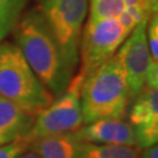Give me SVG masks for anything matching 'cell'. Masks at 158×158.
I'll return each instance as SVG.
<instances>
[{"mask_svg":"<svg viewBox=\"0 0 158 158\" xmlns=\"http://www.w3.org/2000/svg\"><path fill=\"white\" fill-rule=\"evenodd\" d=\"M14 45L54 97L63 94L73 79L63 53L36 7L25 12L13 29Z\"/></svg>","mask_w":158,"mask_h":158,"instance_id":"obj_1","label":"cell"},{"mask_svg":"<svg viewBox=\"0 0 158 158\" xmlns=\"http://www.w3.org/2000/svg\"><path fill=\"white\" fill-rule=\"evenodd\" d=\"M80 101L83 125L124 117L131 96L124 68L116 53L82 81Z\"/></svg>","mask_w":158,"mask_h":158,"instance_id":"obj_2","label":"cell"},{"mask_svg":"<svg viewBox=\"0 0 158 158\" xmlns=\"http://www.w3.org/2000/svg\"><path fill=\"white\" fill-rule=\"evenodd\" d=\"M0 96L38 115L54 101L17 45L0 42Z\"/></svg>","mask_w":158,"mask_h":158,"instance_id":"obj_3","label":"cell"},{"mask_svg":"<svg viewBox=\"0 0 158 158\" xmlns=\"http://www.w3.org/2000/svg\"><path fill=\"white\" fill-rule=\"evenodd\" d=\"M72 70L79 63L80 42L89 0H35Z\"/></svg>","mask_w":158,"mask_h":158,"instance_id":"obj_4","label":"cell"},{"mask_svg":"<svg viewBox=\"0 0 158 158\" xmlns=\"http://www.w3.org/2000/svg\"><path fill=\"white\" fill-rule=\"evenodd\" d=\"M129 33L119 23L118 19H107L95 23L87 21L80 42L79 73L73 81L82 85V81L97 68L115 55Z\"/></svg>","mask_w":158,"mask_h":158,"instance_id":"obj_5","label":"cell"},{"mask_svg":"<svg viewBox=\"0 0 158 158\" xmlns=\"http://www.w3.org/2000/svg\"><path fill=\"white\" fill-rule=\"evenodd\" d=\"M80 88L81 85L70 81L67 90L36 115L33 127L26 137L29 143L45 136L72 132L83 125Z\"/></svg>","mask_w":158,"mask_h":158,"instance_id":"obj_6","label":"cell"},{"mask_svg":"<svg viewBox=\"0 0 158 158\" xmlns=\"http://www.w3.org/2000/svg\"><path fill=\"white\" fill-rule=\"evenodd\" d=\"M148 20L149 18H144L137 23L116 52L124 68L131 100L145 85L147 74L153 62L147 39Z\"/></svg>","mask_w":158,"mask_h":158,"instance_id":"obj_7","label":"cell"},{"mask_svg":"<svg viewBox=\"0 0 158 158\" xmlns=\"http://www.w3.org/2000/svg\"><path fill=\"white\" fill-rule=\"evenodd\" d=\"M129 123L135 132L137 147L145 149L158 143V89L144 85L132 97Z\"/></svg>","mask_w":158,"mask_h":158,"instance_id":"obj_8","label":"cell"},{"mask_svg":"<svg viewBox=\"0 0 158 158\" xmlns=\"http://www.w3.org/2000/svg\"><path fill=\"white\" fill-rule=\"evenodd\" d=\"M75 138L91 144H117L137 147L135 132L123 118L100 119L72 131Z\"/></svg>","mask_w":158,"mask_h":158,"instance_id":"obj_9","label":"cell"},{"mask_svg":"<svg viewBox=\"0 0 158 158\" xmlns=\"http://www.w3.org/2000/svg\"><path fill=\"white\" fill-rule=\"evenodd\" d=\"M36 115L0 96V145L26 138Z\"/></svg>","mask_w":158,"mask_h":158,"instance_id":"obj_10","label":"cell"},{"mask_svg":"<svg viewBox=\"0 0 158 158\" xmlns=\"http://www.w3.org/2000/svg\"><path fill=\"white\" fill-rule=\"evenodd\" d=\"M87 147L88 143L75 138L72 132L40 137L29 145L41 158H83Z\"/></svg>","mask_w":158,"mask_h":158,"instance_id":"obj_11","label":"cell"},{"mask_svg":"<svg viewBox=\"0 0 158 158\" xmlns=\"http://www.w3.org/2000/svg\"><path fill=\"white\" fill-rule=\"evenodd\" d=\"M28 0H0V42L13 32Z\"/></svg>","mask_w":158,"mask_h":158,"instance_id":"obj_12","label":"cell"},{"mask_svg":"<svg viewBox=\"0 0 158 158\" xmlns=\"http://www.w3.org/2000/svg\"><path fill=\"white\" fill-rule=\"evenodd\" d=\"M83 158H141V156L138 147L88 143Z\"/></svg>","mask_w":158,"mask_h":158,"instance_id":"obj_13","label":"cell"},{"mask_svg":"<svg viewBox=\"0 0 158 158\" xmlns=\"http://www.w3.org/2000/svg\"><path fill=\"white\" fill-rule=\"evenodd\" d=\"M124 8V0H89L88 21L95 23L107 19H117Z\"/></svg>","mask_w":158,"mask_h":158,"instance_id":"obj_14","label":"cell"},{"mask_svg":"<svg viewBox=\"0 0 158 158\" xmlns=\"http://www.w3.org/2000/svg\"><path fill=\"white\" fill-rule=\"evenodd\" d=\"M147 39L153 62H158V12L151 14L147 23Z\"/></svg>","mask_w":158,"mask_h":158,"instance_id":"obj_15","label":"cell"},{"mask_svg":"<svg viewBox=\"0 0 158 158\" xmlns=\"http://www.w3.org/2000/svg\"><path fill=\"white\" fill-rule=\"evenodd\" d=\"M29 145L31 143L26 138H19L5 145H0V158H18Z\"/></svg>","mask_w":158,"mask_h":158,"instance_id":"obj_16","label":"cell"},{"mask_svg":"<svg viewBox=\"0 0 158 158\" xmlns=\"http://www.w3.org/2000/svg\"><path fill=\"white\" fill-rule=\"evenodd\" d=\"M117 19H118L119 23L122 25V27H123V28H124L129 34L131 33V32H132V29L137 26L136 20L132 18V15H131L130 13H128V12L125 11V8H124V11L119 14Z\"/></svg>","mask_w":158,"mask_h":158,"instance_id":"obj_17","label":"cell"},{"mask_svg":"<svg viewBox=\"0 0 158 158\" xmlns=\"http://www.w3.org/2000/svg\"><path fill=\"white\" fill-rule=\"evenodd\" d=\"M145 85L158 89V62H152L147 74Z\"/></svg>","mask_w":158,"mask_h":158,"instance_id":"obj_18","label":"cell"},{"mask_svg":"<svg viewBox=\"0 0 158 158\" xmlns=\"http://www.w3.org/2000/svg\"><path fill=\"white\" fill-rule=\"evenodd\" d=\"M141 158H158V143L149 148H145L142 152Z\"/></svg>","mask_w":158,"mask_h":158,"instance_id":"obj_19","label":"cell"},{"mask_svg":"<svg viewBox=\"0 0 158 158\" xmlns=\"http://www.w3.org/2000/svg\"><path fill=\"white\" fill-rule=\"evenodd\" d=\"M125 7H130V6H139V7H143L145 8L148 12V7H147V0H124ZM149 13V12H148ZM150 15V14H149Z\"/></svg>","mask_w":158,"mask_h":158,"instance_id":"obj_20","label":"cell"},{"mask_svg":"<svg viewBox=\"0 0 158 158\" xmlns=\"http://www.w3.org/2000/svg\"><path fill=\"white\" fill-rule=\"evenodd\" d=\"M18 158H41V156H40L39 153L36 152L35 150L28 148L27 150H25V151H23V152L21 153Z\"/></svg>","mask_w":158,"mask_h":158,"instance_id":"obj_21","label":"cell"},{"mask_svg":"<svg viewBox=\"0 0 158 158\" xmlns=\"http://www.w3.org/2000/svg\"><path fill=\"white\" fill-rule=\"evenodd\" d=\"M147 7L150 15L158 12V0H147Z\"/></svg>","mask_w":158,"mask_h":158,"instance_id":"obj_22","label":"cell"}]
</instances>
